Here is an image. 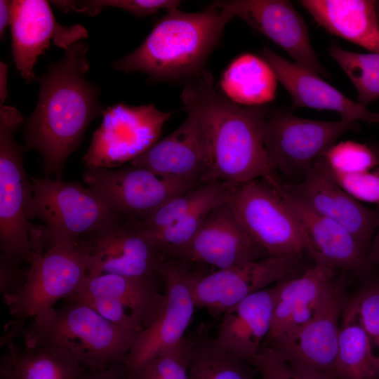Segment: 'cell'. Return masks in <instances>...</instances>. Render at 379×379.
<instances>
[{
    "mask_svg": "<svg viewBox=\"0 0 379 379\" xmlns=\"http://www.w3.org/2000/svg\"><path fill=\"white\" fill-rule=\"evenodd\" d=\"M88 45L78 41L51 62L40 85L36 107L23 125L26 149L41 156L45 177L62 180L65 164L80 145L89 124L102 116L98 86L85 75L90 63Z\"/></svg>",
    "mask_w": 379,
    "mask_h": 379,
    "instance_id": "obj_1",
    "label": "cell"
},
{
    "mask_svg": "<svg viewBox=\"0 0 379 379\" xmlns=\"http://www.w3.org/2000/svg\"><path fill=\"white\" fill-rule=\"evenodd\" d=\"M180 98L207 135L211 167L209 181L239 185L263 178L279 180L262 139L267 105L241 106L218 92L212 74L204 70L186 81Z\"/></svg>",
    "mask_w": 379,
    "mask_h": 379,
    "instance_id": "obj_2",
    "label": "cell"
},
{
    "mask_svg": "<svg viewBox=\"0 0 379 379\" xmlns=\"http://www.w3.org/2000/svg\"><path fill=\"white\" fill-rule=\"evenodd\" d=\"M232 19L213 1L204 11H168L135 50L112 66L160 81H187L204 70L209 55Z\"/></svg>",
    "mask_w": 379,
    "mask_h": 379,
    "instance_id": "obj_3",
    "label": "cell"
},
{
    "mask_svg": "<svg viewBox=\"0 0 379 379\" xmlns=\"http://www.w3.org/2000/svg\"><path fill=\"white\" fill-rule=\"evenodd\" d=\"M138 335L112 324L88 305L72 301L33 318L25 331L24 343L56 346L86 369L102 370L125 364Z\"/></svg>",
    "mask_w": 379,
    "mask_h": 379,
    "instance_id": "obj_4",
    "label": "cell"
},
{
    "mask_svg": "<svg viewBox=\"0 0 379 379\" xmlns=\"http://www.w3.org/2000/svg\"><path fill=\"white\" fill-rule=\"evenodd\" d=\"M28 220L44 224L31 226L32 249L84 240L119 215L89 187L77 182L51 178H29Z\"/></svg>",
    "mask_w": 379,
    "mask_h": 379,
    "instance_id": "obj_5",
    "label": "cell"
},
{
    "mask_svg": "<svg viewBox=\"0 0 379 379\" xmlns=\"http://www.w3.org/2000/svg\"><path fill=\"white\" fill-rule=\"evenodd\" d=\"M91 260L83 241L51 244L32 251L26 281L16 293L3 297L22 330L23 323L67 299L90 276Z\"/></svg>",
    "mask_w": 379,
    "mask_h": 379,
    "instance_id": "obj_6",
    "label": "cell"
},
{
    "mask_svg": "<svg viewBox=\"0 0 379 379\" xmlns=\"http://www.w3.org/2000/svg\"><path fill=\"white\" fill-rule=\"evenodd\" d=\"M23 122L15 107H0V250L1 255L30 264L32 225L27 210L31 182L23 166L25 149L14 138Z\"/></svg>",
    "mask_w": 379,
    "mask_h": 379,
    "instance_id": "obj_7",
    "label": "cell"
},
{
    "mask_svg": "<svg viewBox=\"0 0 379 379\" xmlns=\"http://www.w3.org/2000/svg\"><path fill=\"white\" fill-rule=\"evenodd\" d=\"M346 273L341 271L336 275L311 319L262 346L270 347L295 371L310 379H337L340 324L349 298Z\"/></svg>",
    "mask_w": 379,
    "mask_h": 379,
    "instance_id": "obj_8",
    "label": "cell"
},
{
    "mask_svg": "<svg viewBox=\"0 0 379 379\" xmlns=\"http://www.w3.org/2000/svg\"><path fill=\"white\" fill-rule=\"evenodd\" d=\"M358 129L357 122L307 119L290 110L268 106L262 126L265 149L273 170L301 179L340 136Z\"/></svg>",
    "mask_w": 379,
    "mask_h": 379,
    "instance_id": "obj_9",
    "label": "cell"
},
{
    "mask_svg": "<svg viewBox=\"0 0 379 379\" xmlns=\"http://www.w3.org/2000/svg\"><path fill=\"white\" fill-rule=\"evenodd\" d=\"M263 178L233 185L228 202L237 218L270 256H302L307 240L275 184Z\"/></svg>",
    "mask_w": 379,
    "mask_h": 379,
    "instance_id": "obj_10",
    "label": "cell"
},
{
    "mask_svg": "<svg viewBox=\"0 0 379 379\" xmlns=\"http://www.w3.org/2000/svg\"><path fill=\"white\" fill-rule=\"evenodd\" d=\"M159 281L160 277L88 276L66 300L83 302L112 324L140 334L164 305Z\"/></svg>",
    "mask_w": 379,
    "mask_h": 379,
    "instance_id": "obj_11",
    "label": "cell"
},
{
    "mask_svg": "<svg viewBox=\"0 0 379 379\" xmlns=\"http://www.w3.org/2000/svg\"><path fill=\"white\" fill-rule=\"evenodd\" d=\"M83 180L113 212L138 220L169 199L200 185L131 164L114 170L88 165Z\"/></svg>",
    "mask_w": 379,
    "mask_h": 379,
    "instance_id": "obj_12",
    "label": "cell"
},
{
    "mask_svg": "<svg viewBox=\"0 0 379 379\" xmlns=\"http://www.w3.org/2000/svg\"><path fill=\"white\" fill-rule=\"evenodd\" d=\"M195 271L194 266L185 262L163 260L159 276L164 303L153 322L135 339L124 364L126 373L134 371L185 337L197 307L192 288Z\"/></svg>",
    "mask_w": 379,
    "mask_h": 379,
    "instance_id": "obj_13",
    "label": "cell"
},
{
    "mask_svg": "<svg viewBox=\"0 0 379 379\" xmlns=\"http://www.w3.org/2000/svg\"><path fill=\"white\" fill-rule=\"evenodd\" d=\"M302 257L269 256L209 273L196 270L192 283L196 306L207 309L213 316H222L246 297L295 274Z\"/></svg>",
    "mask_w": 379,
    "mask_h": 379,
    "instance_id": "obj_14",
    "label": "cell"
},
{
    "mask_svg": "<svg viewBox=\"0 0 379 379\" xmlns=\"http://www.w3.org/2000/svg\"><path fill=\"white\" fill-rule=\"evenodd\" d=\"M82 241L91 260L90 276L160 277L164 260L138 220L118 215Z\"/></svg>",
    "mask_w": 379,
    "mask_h": 379,
    "instance_id": "obj_15",
    "label": "cell"
},
{
    "mask_svg": "<svg viewBox=\"0 0 379 379\" xmlns=\"http://www.w3.org/2000/svg\"><path fill=\"white\" fill-rule=\"evenodd\" d=\"M171 116L154 104L131 106L120 102L108 107L86 155L88 165L131 161L157 142Z\"/></svg>",
    "mask_w": 379,
    "mask_h": 379,
    "instance_id": "obj_16",
    "label": "cell"
},
{
    "mask_svg": "<svg viewBox=\"0 0 379 379\" xmlns=\"http://www.w3.org/2000/svg\"><path fill=\"white\" fill-rule=\"evenodd\" d=\"M269 256L244 228L227 200L211 211L192 241L171 259L224 270Z\"/></svg>",
    "mask_w": 379,
    "mask_h": 379,
    "instance_id": "obj_17",
    "label": "cell"
},
{
    "mask_svg": "<svg viewBox=\"0 0 379 379\" xmlns=\"http://www.w3.org/2000/svg\"><path fill=\"white\" fill-rule=\"evenodd\" d=\"M11 14L12 55L18 71L27 84L36 80L34 66L51 41L66 50L88 37V31L81 25L59 24L47 1L12 0Z\"/></svg>",
    "mask_w": 379,
    "mask_h": 379,
    "instance_id": "obj_18",
    "label": "cell"
},
{
    "mask_svg": "<svg viewBox=\"0 0 379 379\" xmlns=\"http://www.w3.org/2000/svg\"><path fill=\"white\" fill-rule=\"evenodd\" d=\"M214 3L282 48L300 67L327 76L311 44L307 25L288 1L225 0Z\"/></svg>",
    "mask_w": 379,
    "mask_h": 379,
    "instance_id": "obj_19",
    "label": "cell"
},
{
    "mask_svg": "<svg viewBox=\"0 0 379 379\" xmlns=\"http://www.w3.org/2000/svg\"><path fill=\"white\" fill-rule=\"evenodd\" d=\"M130 164L161 175L201 185L209 181L211 159L206 132L191 112L174 131L157 141Z\"/></svg>",
    "mask_w": 379,
    "mask_h": 379,
    "instance_id": "obj_20",
    "label": "cell"
},
{
    "mask_svg": "<svg viewBox=\"0 0 379 379\" xmlns=\"http://www.w3.org/2000/svg\"><path fill=\"white\" fill-rule=\"evenodd\" d=\"M275 185L301 225L307 240L305 251L314 264L362 277L371 272L372 267L366 262V253L348 230L317 212L286 190L280 182Z\"/></svg>",
    "mask_w": 379,
    "mask_h": 379,
    "instance_id": "obj_21",
    "label": "cell"
},
{
    "mask_svg": "<svg viewBox=\"0 0 379 379\" xmlns=\"http://www.w3.org/2000/svg\"><path fill=\"white\" fill-rule=\"evenodd\" d=\"M283 186L317 212L344 227L367 255L379 227V208L364 206L315 165L300 182Z\"/></svg>",
    "mask_w": 379,
    "mask_h": 379,
    "instance_id": "obj_22",
    "label": "cell"
},
{
    "mask_svg": "<svg viewBox=\"0 0 379 379\" xmlns=\"http://www.w3.org/2000/svg\"><path fill=\"white\" fill-rule=\"evenodd\" d=\"M261 56L290 94L293 108L307 107L331 110L339 113L343 121L376 123L378 112H371L346 97L319 74L284 59L267 47L262 48Z\"/></svg>",
    "mask_w": 379,
    "mask_h": 379,
    "instance_id": "obj_23",
    "label": "cell"
},
{
    "mask_svg": "<svg viewBox=\"0 0 379 379\" xmlns=\"http://www.w3.org/2000/svg\"><path fill=\"white\" fill-rule=\"evenodd\" d=\"M281 280L246 297L222 314L215 338L222 348L248 361L258 353L271 330Z\"/></svg>",
    "mask_w": 379,
    "mask_h": 379,
    "instance_id": "obj_24",
    "label": "cell"
},
{
    "mask_svg": "<svg viewBox=\"0 0 379 379\" xmlns=\"http://www.w3.org/2000/svg\"><path fill=\"white\" fill-rule=\"evenodd\" d=\"M338 274V270L314 264L300 276L281 280L271 330L263 345L277 336L292 332L316 314Z\"/></svg>",
    "mask_w": 379,
    "mask_h": 379,
    "instance_id": "obj_25",
    "label": "cell"
},
{
    "mask_svg": "<svg viewBox=\"0 0 379 379\" xmlns=\"http://www.w3.org/2000/svg\"><path fill=\"white\" fill-rule=\"evenodd\" d=\"M300 3L330 33L379 53L375 1L302 0Z\"/></svg>",
    "mask_w": 379,
    "mask_h": 379,
    "instance_id": "obj_26",
    "label": "cell"
},
{
    "mask_svg": "<svg viewBox=\"0 0 379 379\" xmlns=\"http://www.w3.org/2000/svg\"><path fill=\"white\" fill-rule=\"evenodd\" d=\"M337 379H378L379 358L360 321L356 295L348 298L340 324Z\"/></svg>",
    "mask_w": 379,
    "mask_h": 379,
    "instance_id": "obj_27",
    "label": "cell"
},
{
    "mask_svg": "<svg viewBox=\"0 0 379 379\" xmlns=\"http://www.w3.org/2000/svg\"><path fill=\"white\" fill-rule=\"evenodd\" d=\"M277 81L262 58L244 53L233 60L224 71L220 87L227 98L239 105L262 106L274 100Z\"/></svg>",
    "mask_w": 379,
    "mask_h": 379,
    "instance_id": "obj_28",
    "label": "cell"
},
{
    "mask_svg": "<svg viewBox=\"0 0 379 379\" xmlns=\"http://www.w3.org/2000/svg\"><path fill=\"white\" fill-rule=\"evenodd\" d=\"M1 360L16 379H79L86 370L67 351L51 345L16 347L13 342Z\"/></svg>",
    "mask_w": 379,
    "mask_h": 379,
    "instance_id": "obj_29",
    "label": "cell"
},
{
    "mask_svg": "<svg viewBox=\"0 0 379 379\" xmlns=\"http://www.w3.org/2000/svg\"><path fill=\"white\" fill-rule=\"evenodd\" d=\"M191 338L190 379H256L257 371L249 361L222 348L205 325Z\"/></svg>",
    "mask_w": 379,
    "mask_h": 379,
    "instance_id": "obj_30",
    "label": "cell"
},
{
    "mask_svg": "<svg viewBox=\"0 0 379 379\" xmlns=\"http://www.w3.org/2000/svg\"><path fill=\"white\" fill-rule=\"evenodd\" d=\"M233 185L210 181L179 194L139 220L147 233H154L173 224L202 204L229 199Z\"/></svg>",
    "mask_w": 379,
    "mask_h": 379,
    "instance_id": "obj_31",
    "label": "cell"
},
{
    "mask_svg": "<svg viewBox=\"0 0 379 379\" xmlns=\"http://www.w3.org/2000/svg\"><path fill=\"white\" fill-rule=\"evenodd\" d=\"M352 81L364 107L379 98V53H361L345 50L338 45L328 50Z\"/></svg>",
    "mask_w": 379,
    "mask_h": 379,
    "instance_id": "obj_32",
    "label": "cell"
},
{
    "mask_svg": "<svg viewBox=\"0 0 379 379\" xmlns=\"http://www.w3.org/2000/svg\"><path fill=\"white\" fill-rule=\"evenodd\" d=\"M192 345L191 336H185L179 343L162 351L138 369L126 373L125 379H190Z\"/></svg>",
    "mask_w": 379,
    "mask_h": 379,
    "instance_id": "obj_33",
    "label": "cell"
},
{
    "mask_svg": "<svg viewBox=\"0 0 379 379\" xmlns=\"http://www.w3.org/2000/svg\"><path fill=\"white\" fill-rule=\"evenodd\" d=\"M321 159L330 169L346 174L373 171L379 166L377 156L368 145L352 140L335 143Z\"/></svg>",
    "mask_w": 379,
    "mask_h": 379,
    "instance_id": "obj_34",
    "label": "cell"
},
{
    "mask_svg": "<svg viewBox=\"0 0 379 379\" xmlns=\"http://www.w3.org/2000/svg\"><path fill=\"white\" fill-rule=\"evenodd\" d=\"M321 158L314 165L343 190L359 202L373 204L379 208V168L357 173H341L328 168Z\"/></svg>",
    "mask_w": 379,
    "mask_h": 379,
    "instance_id": "obj_35",
    "label": "cell"
},
{
    "mask_svg": "<svg viewBox=\"0 0 379 379\" xmlns=\"http://www.w3.org/2000/svg\"><path fill=\"white\" fill-rule=\"evenodd\" d=\"M356 298L360 321L379 358V279L366 281Z\"/></svg>",
    "mask_w": 379,
    "mask_h": 379,
    "instance_id": "obj_36",
    "label": "cell"
},
{
    "mask_svg": "<svg viewBox=\"0 0 379 379\" xmlns=\"http://www.w3.org/2000/svg\"><path fill=\"white\" fill-rule=\"evenodd\" d=\"M248 361L260 379H310L295 371L269 347H262Z\"/></svg>",
    "mask_w": 379,
    "mask_h": 379,
    "instance_id": "obj_37",
    "label": "cell"
},
{
    "mask_svg": "<svg viewBox=\"0 0 379 379\" xmlns=\"http://www.w3.org/2000/svg\"><path fill=\"white\" fill-rule=\"evenodd\" d=\"M181 1L177 0H100L98 6L102 9L114 7L126 11L137 18L154 14L161 9L166 11L178 9Z\"/></svg>",
    "mask_w": 379,
    "mask_h": 379,
    "instance_id": "obj_38",
    "label": "cell"
},
{
    "mask_svg": "<svg viewBox=\"0 0 379 379\" xmlns=\"http://www.w3.org/2000/svg\"><path fill=\"white\" fill-rule=\"evenodd\" d=\"M27 271L21 268L20 263L1 255L0 291L3 297L15 294L21 289L26 281Z\"/></svg>",
    "mask_w": 379,
    "mask_h": 379,
    "instance_id": "obj_39",
    "label": "cell"
},
{
    "mask_svg": "<svg viewBox=\"0 0 379 379\" xmlns=\"http://www.w3.org/2000/svg\"><path fill=\"white\" fill-rule=\"evenodd\" d=\"M124 364L120 363L102 370L86 369L79 379H125Z\"/></svg>",
    "mask_w": 379,
    "mask_h": 379,
    "instance_id": "obj_40",
    "label": "cell"
},
{
    "mask_svg": "<svg viewBox=\"0 0 379 379\" xmlns=\"http://www.w3.org/2000/svg\"><path fill=\"white\" fill-rule=\"evenodd\" d=\"M11 1H0V36L1 40L4 36L6 30L11 23Z\"/></svg>",
    "mask_w": 379,
    "mask_h": 379,
    "instance_id": "obj_41",
    "label": "cell"
},
{
    "mask_svg": "<svg viewBox=\"0 0 379 379\" xmlns=\"http://www.w3.org/2000/svg\"><path fill=\"white\" fill-rule=\"evenodd\" d=\"M366 260L368 266L372 268L379 266V227L373 237Z\"/></svg>",
    "mask_w": 379,
    "mask_h": 379,
    "instance_id": "obj_42",
    "label": "cell"
},
{
    "mask_svg": "<svg viewBox=\"0 0 379 379\" xmlns=\"http://www.w3.org/2000/svg\"><path fill=\"white\" fill-rule=\"evenodd\" d=\"M8 70L6 64L0 62V106L4 105V102L8 96Z\"/></svg>",
    "mask_w": 379,
    "mask_h": 379,
    "instance_id": "obj_43",
    "label": "cell"
},
{
    "mask_svg": "<svg viewBox=\"0 0 379 379\" xmlns=\"http://www.w3.org/2000/svg\"><path fill=\"white\" fill-rule=\"evenodd\" d=\"M1 379H16L11 371L4 366H0Z\"/></svg>",
    "mask_w": 379,
    "mask_h": 379,
    "instance_id": "obj_44",
    "label": "cell"
},
{
    "mask_svg": "<svg viewBox=\"0 0 379 379\" xmlns=\"http://www.w3.org/2000/svg\"><path fill=\"white\" fill-rule=\"evenodd\" d=\"M368 145L371 147V148L373 150V152L376 154L377 158H378V161H379V142H371V143L368 144ZM378 168H379V166H378Z\"/></svg>",
    "mask_w": 379,
    "mask_h": 379,
    "instance_id": "obj_45",
    "label": "cell"
},
{
    "mask_svg": "<svg viewBox=\"0 0 379 379\" xmlns=\"http://www.w3.org/2000/svg\"><path fill=\"white\" fill-rule=\"evenodd\" d=\"M376 124H379V112H378V114H377Z\"/></svg>",
    "mask_w": 379,
    "mask_h": 379,
    "instance_id": "obj_46",
    "label": "cell"
}]
</instances>
